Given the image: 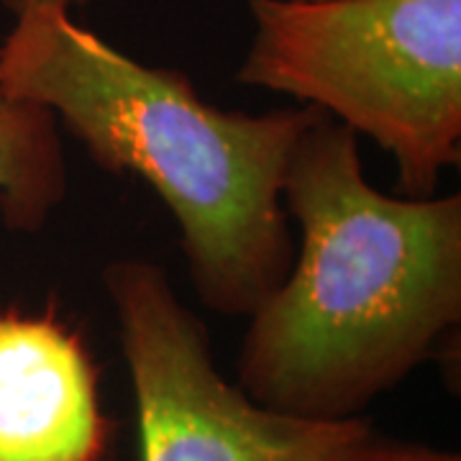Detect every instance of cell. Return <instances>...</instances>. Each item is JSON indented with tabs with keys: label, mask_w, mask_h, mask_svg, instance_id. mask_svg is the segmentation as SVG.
<instances>
[{
	"label": "cell",
	"mask_w": 461,
	"mask_h": 461,
	"mask_svg": "<svg viewBox=\"0 0 461 461\" xmlns=\"http://www.w3.org/2000/svg\"><path fill=\"white\" fill-rule=\"evenodd\" d=\"M300 249L249 315L239 387L264 408L348 420L426 362L461 315V198H393L357 133L321 115L282 185Z\"/></svg>",
	"instance_id": "1"
},
{
	"label": "cell",
	"mask_w": 461,
	"mask_h": 461,
	"mask_svg": "<svg viewBox=\"0 0 461 461\" xmlns=\"http://www.w3.org/2000/svg\"><path fill=\"white\" fill-rule=\"evenodd\" d=\"M0 90L50 108L95 165L162 198L203 305L249 318L285 280V172L323 111H221L187 75L136 62L59 8L16 16L0 44Z\"/></svg>",
	"instance_id": "2"
},
{
	"label": "cell",
	"mask_w": 461,
	"mask_h": 461,
	"mask_svg": "<svg viewBox=\"0 0 461 461\" xmlns=\"http://www.w3.org/2000/svg\"><path fill=\"white\" fill-rule=\"evenodd\" d=\"M239 83L303 100L393 154L430 198L461 154V0H249Z\"/></svg>",
	"instance_id": "3"
},
{
	"label": "cell",
	"mask_w": 461,
	"mask_h": 461,
	"mask_svg": "<svg viewBox=\"0 0 461 461\" xmlns=\"http://www.w3.org/2000/svg\"><path fill=\"white\" fill-rule=\"evenodd\" d=\"M131 375L141 461H341L372 426L264 408L223 379L208 330L159 264L115 259L103 272Z\"/></svg>",
	"instance_id": "4"
},
{
	"label": "cell",
	"mask_w": 461,
	"mask_h": 461,
	"mask_svg": "<svg viewBox=\"0 0 461 461\" xmlns=\"http://www.w3.org/2000/svg\"><path fill=\"white\" fill-rule=\"evenodd\" d=\"M105 448L83 341L47 315L0 313V461H100Z\"/></svg>",
	"instance_id": "5"
},
{
	"label": "cell",
	"mask_w": 461,
	"mask_h": 461,
	"mask_svg": "<svg viewBox=\"0 0 461 461\" xmlns=\"http://www.w3.org/2000/svg\"><path fill=\"white\" fill-rule=\"evenodd\" d=\"M59 123L50 108L0 90V215L18 233H36L67 195Z\"/></svg>",
	"instance_id": "6"
},
{
	"label": "cell",
	"mask_w": 461,
	"mask_h": 461,
	"mask_svg": "<svg viewBox=\"0 0 461 461\" xmlns=\"http://www.w3.org/2000/svg\"><path fill=\"white\" fill-rule=\"evenodd\" d=\"M341 461H461L456 451H446L436 446L382 438L369 430L359 444H354Z\"/></svg>",
	"instance_id": "7"
},
{
	"label": "cell",
	"mask_w": 461,
	"mask_h": 461,
	"mask_svg": "<svg viewBox=\"0 0 461 461\" xmlns=\"http://www.w3.org/2000/svg\"><path fill=\"white\" fill-rule=\"evenodd\" d=\"M90 0H3V5L14 14L21 16L26 11H36V8H59V11H72L77 5H87Z\"/></svg>",
	"instance_id": "8"
}]
</instances>
